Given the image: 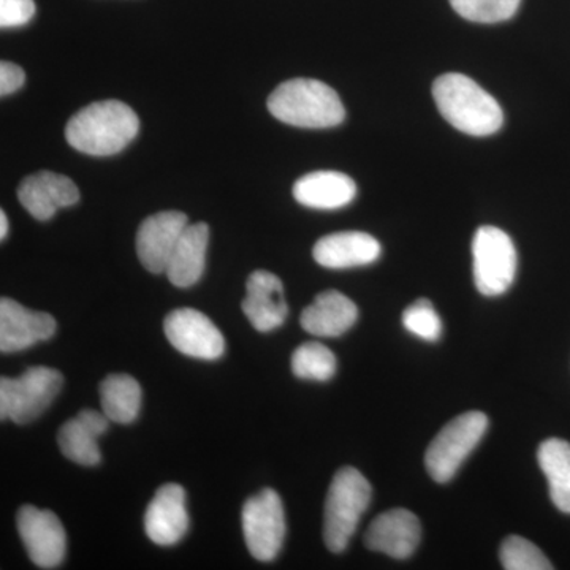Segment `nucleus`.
I'll use <instances>...</instances> for the list:
<instances>
[{
    "mask_svg": "<svg viewBox=\"0 0 570 570\" xmlns=\"http://www.w3.org/2000/svg\"><path fill=\"white\" fill-rule=\"evenodd\" d=\"M140 130L137 112L119 100L94 102L70 118L66 138L71 148L89 156L121 153Z\"/></svg>",
    "mask_w": 570,
    "mask_h": 570,
    "instance_id": "obj_1",
    "label": "nucleus"
},
{
    "mask_svg": "<svg viewBox=\"0 0 570 570\" xmlns=\"http://www.w3.org/2000/svg\"><path fill=\"white\" fill-rule=\"evenodd\" d=\"M433 97L439 112L460 132L489 137L504 124L498 100L466 75H442L434 81Z\"/></svg>",
    "mask_w": 570,
    "mask_h": 570,
    "instance_id": "obj_2",
    "label": "nucleus"
},
{
    "mask_svg": "<svg viewBox=\"0 0 570 570\" xmlns=\"http://www.w3.org/2000/svg\"><path fill=\"white\" fill-rule=\"evenodd\" d=\"M277 121L302 129H330L346 119V108L335 89L311 78H294L277 86L268 99Z\"/></svg>",
    "mask_w": 570,
    "mask_h": 570,
    "instance_id": "obj_3",
    "label": "nucleus"
},
{
    "mask_svg": "<svg viewBox=\"0 0 570 570\" xmlns=\"http://www.w3.org/2000/svg\"><path fill=\"white\" fill-rule=\"evenodd\" d=\"M373 489L362 472L343 468L336 472L325 501L324 539L333 553H343L354 538Z\"/></svg>",
    "mask_w": 570,
    "mask_h": 570,
    "instance_id": "obj_4",
    "label": "nucleus"
},
{
    "mask_svg": "<svg viewBox=\"0 0 570 570\" xmlns=\"http://www.w3.org/2000/svg\"><path fill=\"white\" fill-rule=\"evenodd\" d=\"M63 385L62 374L48 366H33L20 377L0 379V419L26 425L39 419Z\"/></svg>",
    "mask_w": 570,
    "mask_h": 570,
    "instance_id": "obj_5",
    "label": "nucleus"
},
{
    "mask_svg": "<svg viewBox=\"0 0 570 570\" xmlns=\"http://www.w3.org/2000/svg\"><path fill=\"white\" fill-rule=\"evenodd\" d=\"M489 430V417L483 412H464L439 431L425 453V466L438 483L455 478L461 464L474 452Z\"/></svg>",
    "mask_w": 570,
    "mask_h": 570,
    "instance_id": "obj_6",
    "label": "nucleus"
},
{
    "mask_svg": "<svg viewBox=\"0 0 570 570\" xmlns=\"http://www.w3.org/2000/svg\"><path fill=\"white\" fill-rule=\"evenodd\" d=\"M474 283L480 294L499 296L512 287L517 276V249L501 228L483 225L472 242Z\"/></svg>",
    "mask_w": 570,
    "mask_h": 570,
    "instance_id": "obj_7",
    "label": "nucleus"
},
{
    "mask_svg": "<svg viewBox=\"0 0 570 570\" xmlns=\"http://www.w3.org/2000/svg\"><path fill=\"white\" fill-rule=\"evenodd\" d=\"M243 532L247 550L258 561H273L284 546L285 513L283 501L275 490L258 491L243 508Z\"/></svg>",
    "mask_w": 570,
    "mask_h": 570,
    "instance_id": "obj_8",
    "label": "nucleus"
},
{
    "mask_svg": "<svg viewBox=\"0 0 570 570\" xmlns=\"http://www.w3.org/2000/svg\"><path fill=\"white\" fill-rule=\"evenodd\" d=\"M18 532L37 568L56 569L67 553V534L61 520L51 510L22 505L17 515Z\"/></svg>",
    "mask_w": 570,
    "mask_h": 570,
    "instance_id": "obj_9",
    "label": "nucleus"
},
{
    "mask_svg": "<svg viewBox=\"0 0 570 570\" xmlns=\"http://www.w3.org/2000/svg\"><path fill=\"white\" fill-rule=\"evenodd\" d=\"M164 332L176 351L193 358L217 360L224 355L225 340L220 330L200 311L179 307L164 322Z\"/></svg>",
    "mask_w": 570,
    "mask_h": 570,
    "instance_id": "obj_10",
    "label": "nucleus"
},
{
    "mask_svg": "<svg viewBox=\"0 0 570 570\" xmlns=\"http://www.w3.org/2000/svg\"><path fill=\"white\" fill-rule=\"evenodd\" d=\"M58 328L55 317L20 305L14 299H0V351L14 354L52 337Z\"/></svg>",
    "mask_w": 570,
    "mask_h": 570,
    "instance_id": "obj_11",
    "label": "nucleus"
},
{
    "mask_svg": "<svg viewBox=\"0 0 570 570\" xmlns=\"http://www.w3.org/2000/svg\"><path fill=\"white\" fill-rule=\"evenodd\" d=\"M187 225L186 214L179 212L157 213L142 220L137 232V254L148 272L154 275L165 273Z\"/></svg>",
    "mask_w": 570,
    "mask_h": 570,
    "instance_id": "obj_12",
    "label": "nucleus"
},
{
    "mask_svg": "<svg viewBox=\"0 0 570 570\" xmlns=\"http://www.w3.org/2000/svg\"><path fill=\"white\" fill-rule=\"evenodd\" d=\"M187 528L186 491L178 483H165L146 509V534L157 546L170 547L186 535Z\"/></svg>",
    "mask_w": 570,
    "mask_h": 570,
    "instance_id": "obj_13",
    "label": "nucleus"
},
{
    "mask_svg": "<svg viewBox=\"0 0 570 570\" xmlns=\"http://www.w3.org/2000/svg\"><path fill=\"white\" fill-rule=\"evenodd\" d=\"M422 539V524L415 513L406 509H393L381 513L367 528L366 547L389 554L395 560H407L417 550Z\"/></svg>",
    "mask_w": 570,
    "mask_h": 570,
    "instance_id": "obj_14",
    "label": "nucleus"
},
{
    "mask_svg": "<svg viewBox=\"0 0 570 570\" xmlns=\"http://www.w3.org/2000/svg\"><path fill=\"white\" fill-rule=\"evenodd\" d=\"M18 200L37 220H50L58 209L78 204L80 190L67 176L43 170L24 178L18 187Z\"/></svg>",
    "mask_w": 570,
    "mask_h": 570,
    "instance_id": "obj_15",
    "label": "nucleus"
},
{
    "mask_svg": "<svg viewBox=\"0 0 570 570\" xmlns=\"http://www.w3.org/2000/svg\"><path fill=\"white\" fill-rule=\"evenodd\" d=\"M246 292L243 313L257 332H273L284 324L288 307L279 277L265 269H257L247 277Z\"/></svg>",
    "mask_w": 570,
    "mask_h": 570,
    "instance_id": "obj_16",
    "label": "nucleus"
},
{
    "mask_svg": "<svg viewBox=\"0 0 570 570\" xmlns=\"http://www.w3.org/2000/svg\"><path fill=\"white\" fill-rule=\"evenodd\" d=\"M110 419L104 412L85 409L63 423L58 433L59 449L66 459L81 466H97L102 460L99 438L108 430Z\"/></svg>",
    "mask_w": 570,
    "mask_h": 570,
    "instance_id": "obj_17",
    "label": "nucleus"
},
{
    "mask_svg": "<svg viewBox=\"0 0 570 570\" xmlns=\"http://www.w3.org/2000/svg\"><path fill=\"white\" fill-rule=\"evenodd\" d=\"M382 247L374 236L365 232H337L318 239L314 246V261L330 269L355 268L374 264Z\"/></svg>",
    "mask_w": 570,
    "mask_h": 570,
    "instance_id": "obj_18",
    "label": "nucleus"
},
{
    "mask_svg": "<svg viewBox=\"0 0 570 570\" xmlns=\"http://www.w3.org/2000/svg\"><path fill=\"white\" fill-rule=\"evenodd\" d=\"M358 318V307L348 296L337 291L322 292L313 305L302 313V326L314 336L336 337L344 335Z\"/></svg>",
    "mask_w": 570,
    "mask_h": 570,
    "instance_id": "obj_19",
    "label": "nucleus"
},
{
    "mask_svg": "<svg viewBox=\"0 0 570 570\" xmlns=\"http://www.w3.org/2000/svg\"><path fill=\"white\" fill-rule=\"evenodd\" d=\"M209 227L205 223L187 225L179 236L165 275L176 287H193L202 279L208 253Z\"/></svg>",
    "mask_w": 570,
    "mask_h": 570,
    "instance_id": "obj_20",
    "label": "nucleus"
},
{
    "mask_svg": "<svg viewBox=\"0 0 570 570\" xmlns=\"http://www.w3.org/2000/svg\"><path fill=\"white\" fill-rule=\"evenodd\" d=\"M355 195L354 179L340 171H314L299 178L294 186L295 200L314 209L343 208L354 200Z\"/></svg>",
    "mask_w": 570,
    "mask_h": 570,
    "instance_id": "obj_21",
    "label": "nucleus"
},
{
    "mask_svg": "<svg viewBox=\"0 0 570 570\" xmlns=\"http://www.w3.org/2000/svg\"><path fill=\"white\" fill-rule=\"evenodd\" d=\"M539 466L549 482L550 498L562 513H570V444L550 438L540 444Z\"/></svg>",
    "mask_w": 570,
    "mask_h": 570,
    "instance_id": "obj_22",
    "label": "nucleus"
},
{
    "mask_svg": "<svg viewBox=\"0 0 570 570\" xmlns=\"http://www.w3.org/2000/svg\"><path fill=\"white\" fill-rule=\"evenodd\" d=\"M141 387L129 374H110L100 384L102 412L111 422L129 425L141 409Z\"/></svg>",
    "mask_w": 570,
    "mask_h": 570,
    "instance_id": "obj_23",
    "label": "nucleus"
},
{
    "mask_svg": "<svg viewBox=\"0 0 570 570\" xmlns=\"http://www.w3.org/2000/svg\"><path fill=\"white\" fill-rule=\"evenodd\" d=\"M336 356L321 343H305L292 355V371L305 381L325 382L335 376Z\"/></svg>",
    "mask_w": 570,
    "mask_h": 570,
    "instance_id": "obj_24",
    "label": "nucleus"
},
{
    "mask_svg": "<svg viewBox=\"0 0 570 570\" xmlns=\"http://www.w3.org/2000/svg\"><path fill=\"white\" fill-rule=\"evenodd\" d=\"M502 568L508 570H551L553 564L539 547L520 535H509L499 551Z\"/></svg>",
    "mask_w": 570,
    "mask_h": 570,
    "instance_id": "obj_25",
    "label": "nucleus"
},
{
    "mask_svg": "<svg viewBox=\"0 0 570 570\" xmlns=\"http://www.w3.org/2000/svg\"><path fill=\"white\" fill-rule=\"evenodd\" d=\"M521 0H450V6L464 20L494 24L508 21L519 11Z\"/></svg>",
    "mask_w": 570,
    "mask_h": 570,
    "instance_id": "obj_26",
    "label": "nucleus"
},
{
    "mask_svg": "<svg viewBox=\"0 0 570 570\" xmlns=\"http://www.w3.org/2000/svg\"><path fill=\"white\" fill-rule=\"evenodd\" d=\"M403 325L411 335L428 343H434L442 335L441 317L434 309L433 303L426 298H420L406 307L403 313Z\"/></svg>",
    "mask_w": 570,
    "mask_h": 570,
    "instance_id": "obj_27",
    "label": "nucleus"
},
{
    "mask_svg": "<svg viewBox=\"0 0 570 570\" xmlns=\"http://www.w3.org/2000/svg\"><path fill=\"white\" fill-rule=\"evenodd\" d=\"M36 14L33 0H0V26L20 28L28 24Z\"/></svg>",
    "mask_w": 570,
    "mask_h": 570,
    "instance_id": "obj_28",
    "label": "nucleus"
},
{
    "mask_svg": "<svg viewBox=\"0 0 570 570\" xmlns=\"http://www.w3.org/2000/svg\"><path fill=\"white\" fill-rule=\"evenodd\" d=\"M26 81L24 70L13 62L3 61L0 63V94L10 96L22 88Z\"/></svg>",
    "mask_w": 570,
    "mask_h": 570,
    "instance_id": "obj_29",
    "label": "nucleus"
},
{
    "mask_svg": "<svg viewBox=\"0 0 570 570\" xmlns=\"http://www.w3.org/2000/svg\"><path fill=\"white\" fill-rule=\"evenodd\" d=\"M7 235H9V219L6 213L0 212V239H6Z\"/></svg>",
    "mask_w": 570,
    "mask_h": 570,
    "instance_id": "obj_30",
    "label": "nucleus"
}]
</instances>
